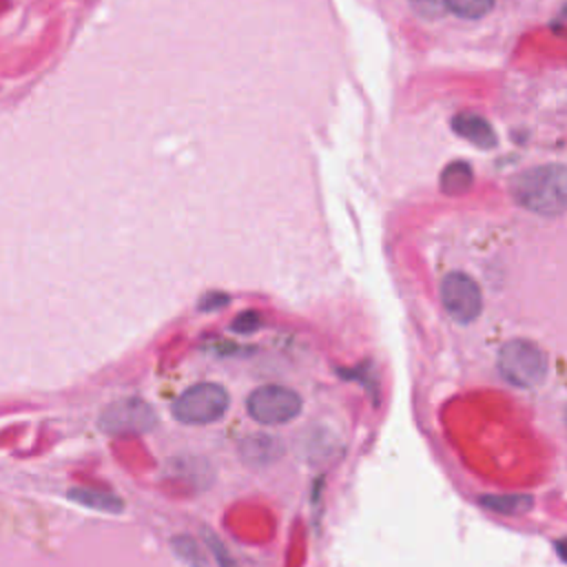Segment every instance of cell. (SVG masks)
Masks as SVG:
<instances>
[{"mask_svg": "<svg viewBox=\"0 0 567 567\" xmlns=\"http://www.w3.org/2000/svg\"><path fill=\"white\" fill-rule=\"evenodd\" d=\"M514 199L538 215H560L565 210V168L547 164L520 173L512 184Z\"/></svg>", "mask_w": 567, "mask_h": 567, "instance_id": "1", "label": "cell"}, {"mask_svg": "<svg viewBox=\"0 0 567 567\" xmlns=\"http://www.w3.org/2000/svg\"><path fill=\"white\" fill-rule=\"evenodd\" d=\"M445 4L461 18H481L492 9L494 0H445Z\"/></svg>", "mask_w": 567, "mask_h": 567, "instance_id": "12", "label": "cell"}, {"mask_svg": "<svg viewBox=\"0 0 567 567\" xmlns=\"http://www.w3.org/2000/svg\"><path fill=\"white\" fill-rule=\"evenodd\" d=\"M173 549L188 567H204V556L193 538H188V536L173 538Z\"/></svg>", "mask_w": 567, "mask_h": 567, "instance_id": "13", "label": "cell"}, {"mask_svg": "<svg viewBox=\"0 0 567 567\" xmlns=\"http://www.w3.org/2000/svg\"><path fill=\"white\" fill-rule=\"evenodd\" d=\"M246 410L257 423L279 425L292 421L301 410L297 392L284 385H261L246 399Z\"/></svg>", "mask_w": 567, "mask_h": 567, "instance_id": "4", "label": "cell"}, {"mask_svg": "<svg viewBox=\"0 0 567 567\" xmlns=\"http://www.w3.org/2000/svg\"><path fill=\"white\" fill-rule=\"evenodd\" d=\"M472 184V168L465 162H452L445 166V171L441 173V188L447 195H456L463 193L467 186Z\"/></svg>", "mask_w": 567, "mask_h": 567, "instance_id": "11", "label": "cell"}, {"mask_svg": "<svg viewBox=\"0 0 567 567\" xmlns=\"http://www.w3.org/2000/svg\"><path fill=\"white\" fill-rule=\"evenodd\" d=\"M478 503L485 507V509H492L496 514H507V516H514V514H525L532 509L534 505V498L529 494H505V496H496V494H485L478 498Z\"/></svg>", "mask_w": 567, "mask_h": 567, "instance_id": "10", "label": "cell"}, {"mask_svg": "<svg viewBox=\"0 0 567 567\" xmlns=\"http://www.w3.org/2000/svg\"><path fill=\"white\" fill-rule=\"evenodd\" d=\"M100 430L113 436L120 434H144L157 425L155 410L142 399H120L111 403L97 421Z\"/></svg>", "mask_w": 567, "mask_h": 567, "instance_id": "5", "label": "cell"}, {"mask_svg": "<svg viewBox=\"0 0 567 567\" xmlns=\"http://www.w3.org/2000/svg\"><path fill=\"white\" fill-rule=\"evenodd\" d=\"M452 128H454L456 135L465 137L467 142H472L478 148L496 146V133L492 131L487 120L476 115V113H458L452 120Z\"/></svg>", "mask_w": 567, "mask_h": 567, "instance_id": "7", "label": "cell"}, {"mask_svg": "<svg viewBox=\"0 0 567 567\" xmlns=\"http://www.w3.org/2000/svg\"><path fill=\"white\" fill-rule=\"evenodd\" d=\"M441 301L445 312L456 323H472L483 308V297L478 290V284L458 270H452L441 281Z\"/></svg>", "mask_w": 567, "mask_h": 567, "instance_id": "6", "label": "cell"}, {"mask_svg": "<svg viewBox=\"0 0 567 567\" xmlns=\"http://www.w3.org/2000/svg\"><path fill=\"white\" fill-rule=\"evenodd\" d=\"M69 498L75 501L82 507H91L97 512H109V514H120L124 509V503L109 492L100 489H89V487H75L69 492Z\"/></svg>", "mask_w": 567, "mask_h": 567, "instance_id": "9", "label": "cell"}, {"mask_svg": "<svg viewBox=\"0 0 567 567\" xmlns=\"http://www.w3.org/2000/svg\"><path fill=\"white\" fill-rule=\"evenodd\" d=\"M498 372L516 388H534L547 377V357L536 343L514 339L498 352Z\"/></svg>", "mask_w": 567, "mask_h": 567, "instance_id": "2", "label": "cell"}, {"mask_svg": "<svg viewBox=\"0 0 567 567\" xmlns=\"http://www.w3.org/2000/svg\"><path fill=\"white\" fill-rule=\"evenodd\" d=\"M228 392L219 383H197L173 403V416L186 425H204L224 416Z\"/></svg>", "mask_w": 567, "mask_h": 567, "instance_id": "3", "label": "cell"}, {"mask_svg": "<svg viewBox=\"0 0 567 567\" xmlns=\"http://www.w3.org/2000/svg\"><path fill=\"white\" fill-rule=\"evenodd\" d=\"M259 326H261V315L257 310H244L235 317L230 328L239 334H248V332H255Z\"/></svg>", "mask_w": 567, "mask_h": 567, "instance_id": "14", "label": "cell"}, {"mask_svg": "<svg viewBox=\"0 0 567 567\" xmlns=\"http://www.w3.org/2000/svg\"><path fill=\"white\" fill-rule=\"evenodd\" d=\"M239 456L248 465H268L281 456V445L268 434H250L239 443Z\"/></svg>", "mask_w": 567, "mask_h": 567, "instance_id": "8", "label": "cell"}, {"mask_svg": "<svg viewBox=\"0 0 567 567\" xmlns=\"http://www.w3.org/2000/svg\"><path fill=\"white\" fill-rule=\"evenodd\" d=\"M230 303V297L226 292H206L199 301V310L208 312V310H219L224 306Z\"/></svg>", "mask_w": 567, "mask_h": 567, "instance_id": "15", "label": "cell"}]
</instances>
